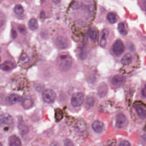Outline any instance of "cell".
<instances>
[{
    "instance_id": "18",
    "label": "cell",
    "mask_w": 146,
    "mask_h": 146,
    "mask_svg": "<svg viewBox=\"0 0 146 146\" xmlns=\"http://www.w3.org/2000/svg\"><path fill=\"white\" fill-rule=\"evenodd\" d=\"M13 67L14 64L10 61H5L1 65V69L4 71H10L13 69Z\"/></svg>"
},
{
    "instance_id": "1",
    "label": "cell",
    "mask_w": 146,
    "mask_h": 146,
    "mask_svg": "<svg viewBox=\"0 0 146 146\" xmlns=\"http://www.w3.org/2000/svg\"><path fill=\"white\" fill-rule=\"evenodd\" d=\"M57 64L59 69L61 71H67L71 68L72 64V58L68 54L62 53L58 56Z\"/></svg>"
},
{
    "instance_id": "29",
    "label": "cell",
    "mask_w": 146,
    "mask_h": 146,
    "mask_svg": "<svg viewBox=\"0 0 146 146\" xmlns=\"http://www.w3.org/2000/svg\"><path fill=\"white\" fill-rule=\"evenodd\" d=\"M18 30L21 34H23V35H25L26 32V29H25V27L22 25H18Z\"/></svg>"
},
{
    "instance_id": "17",
    "label": "cell",
    "mask_w": 146,
    "mask_h": 146,
    "mask_svg": "<svg viewBox=\"0 0 146 146\" xmlns=\"http://www.w3.org/2000/svg\"><path fill=\"white\" fill-rule=\"evenodd\" d=\"M76 128L77 131L82 133L86 131L87 128V125L84 120L81 119L77 123Z\"/></svg>"
},
{
    "instance_id": "15",
    "label": "cell",
    "mask_w": 146,
    "mask_h": 146,
    "mask_svg": "<svg viewBox=\"0 0 146 146\" xmlns=\"http://www.w3.org/2000/svg\"><path fill=\"white\" fill-rule=\"evenodd\" d=\"M109 31L107 29H104L101 34V38L100 42V46L101 47L104 48L106 45V39L108 36Z\"/></svg>"
},
{
    "instance_id": "28",
    "label": "cell",
    "mask_w": 146,
    "mask_h": 146,
    "mask_svg": "<svg viewBox=\"0 0 146 146\" xmlns=\"http://www.w3.org/2000/svg\"><path fill=\"white\" fill-rule=\"evenodd\" d=\"M104 146H117L116 140L114 139L108 140Z\"/></svg>"
},
{
    "instance_id": "13",
    "label": "cell",
    "mask_w": 146,
    "mask_h": 146,
    "mask_svg": "<svg viewBox=\"0 0 146 146\" xmlns=\"http://www.w3.org/2000/svg\"><path fill=\"white\" fill-rule=\"evenodd\" d=\"M108 92V87L106 84L103 82L101 84L98 89V96L100 98L105 97Z\"/></svg>"
},
{
    "instance_id": "7",
    "label": "cell",
    "mask_w": 146,
    "mask_h": 146,
    "mask_svg": "<svg viewBox=\"0 0 146 146\" xmlns=\"http://www.w3.org/2000/svg\"><path fill=\"white\" fill-rule=\"evenodd\" d=\"M0 122L1 125L11 126L13 125V120L12 117L7 113H2L0 117Z\"/></svg>"
},
{
    "instance_id": "26",
    "label": "cell",
    "mask_w": 146,
    "mask_h": 146,
    "mask_svg": "<svg viewBox=\"0 0 146 146\" xmlns=\"http://www.w3.org/2000/svg\"><path fill=\"white\" fill-rule=\"evenodd\" d=\"M29 60V57L26 53H23L21 54L20 58V61L21 63L23 64H27Z\"/></svg>"
},
{
    "instance_id": "22",
    "label": "cell",
    "mask_w": 146,
    "mask_h": 146,
    "mask_svg": "<svg viewBox=\"0 0 146 146\" xmlns=\"http://www.w3.org/2000/svg\"><path fill=\"white\" fill-rule=\"evenodd\" d=\"M108 22L111 24H114L117 22V17L114 13H109L107 16Z\"/></svg>"
},
{
    "instance_id": "14",
    "label": "cell",
    "mask_w": 146,
    "mask_h": 146,
    "mask_svg": "<svg viewBox=\"0 0 146 146\" xmlns=\"http://www.w3.org/2000/svg\"><path fill=\"white\" fill-rule=\"evenodd\" d=\"M8 144L9 146H21L22 145L19 137L15 135L10 137L8 139Z\"/></svg>"
},
{
    "instance_id": "10",
    "label": "cell",
    "mask_w": 146,
    "mask_h": 146,
    "mask_svg": "<svg viewBox=\"0 0 146 146\" xmlns=\"http://www.w3.org/2000/svg\"><path fill=\"white\" fill-rule=\"evenodd\" d=\"M126 121V117L123 113H119L116 117V126L117 128H122L124 126Z\"/></svg>"
},
{
    "instance_id": "37",
    "label": "cell",
    "mask_w": 146,
    "mask_h": 146,
    "mask_svg": "<svg viewBox=\"0 0 146 146\" xmlns=\"http://www.w3.org/2000/svg\"><path fill=\"white\" fill-rule=\"evenodd\" d=\"M142 5L143 7V9L146 11V1H143L142 2Z\"/></svg>"
},
{
    "instance_id": "20",
    "label": "cell",
    "mask_w": 146,
    "mask_h": 146,
    "mask_svg": "<svg viewBox=\"0 0 146 146\" xmlns=\"http://www.w3.org/2000/svg\"><path fill=\"white\" fill-rule=\"evenodd\" d=\"M28 25L29 28L32 31L35 30L38 28V22L35 18L31 19L29 21Z\"/></svg>"
},
{
    "instance_id": "39",
    "label": "cell",
    "mask_w": 146,
    "mask_h": 146,
    "mask_svg": "<svg viewBox=\"0 0 146 146\" xmlns=\"http://www.w3.org/2000/svg\"><path fill=\"white\" fill-rule=\"evenodd\" d=\"M1 146H2V144H1Z\"/></svg>"
},
{
    "instance_id": "24",
    "label": "cell",
    "mask_w": 146,
    "mask_h": 146,
    "mask_svg": "<svg viewBox=\"0 0 146 146\" xmlns=\"http://www.w3.org/2000/svg\"><path fill=\"white\" fill-rule=\"evenodd\" d=\"M94 99L92 97H88L86 100L85 102V106L88 109L91 108L93 107L94 104Z\"/></svg>"
},
{
    "instance_id": "30",
    "label": "cell",
    "mask_w": 146,
    "mask_h": 146,
    "mask_svg": "<svg viewBox=\"0 0 146 146\" xmlns=\"http://www.w3.org/2000/svg\"><path fill=\"white\" fill-rule=\"evenodd\" d=\"M86 56H87V54H86V49L84 48H82V50H81L80 55H79L80 58L82 60L86 58Z\"/></svg>"
},
{
    "instance_id": "19",
    "label": "cell",
    "mask_w": 146,
    "mask_h": 146,
    "mask_svg": "<svg viewBox=\"0 0 146 146\" xmlns=\"http://www.w3.org/2000/svg\"><path fill=\"white\" fill-rule=\"evenodd\" d=\"M132 56L131 54L128 53L122 58L121 60V63L125 65L129 64L132 62Z\"/></svg>"
},
{
    "instance_id": "9",
    "label": "cell",
    "mask_w": 146,
    "mask_h": 146,
    "mask_svg": "<svg viewBox=\"0 0 146 146\" xmlns=\"http://www.w3.org/2000/svg\"><path fill=\"white\" fill-rule=\"evenodd\" d=\"M18 128L22 135H25L29 132V127L25 123L22 118H19L18 120Z\"/></svg>"
},
{
    "instance_id": "2",
    "label": "cell",
    "mask_w": 146,
    "mask_h": 146,
    "mask_svg": "<svg viewBox=\"0 0 146 146\" xmlns=\"http://www.w3.org/2000/svg\"><path fill=\"white\" fill-rule=\"evenodd\" d=\"M133 107L138 117L142 119H146V104L141 101H136Z\"/></svg>"
},
{
    "instance_id": "21",
    "label": "cell",
    "mask_w": 146,
    "mask_h": 146,
    "mask_svg": "<svg viewBox=\"0 0 146 146\" xmlns=\"http://www.w3.org/2000/svg\"><path fill=\"white\" fill-rule=\"evenodd\" d=\"M64 114L60 108H57L55 110V118L56 122H59L63 119Z\"/></svg>"
},
{
    "instance_id": "6",
    "label": "cell",
    "mask_w": 146,
    "mask_h": 146,
    "mask_svg": "<svg viewBox=\"0 0 146 146\" xmlns=\"http://www.w3.org/2000/svg\"><path fill=\"white\" fill-rule=\"evenodd\" d=\"M126 78L122 75L114 76L111 81L112 85L117 88H119L123 85L126 82Z\"/></svg>"
},
{
    "instance_id": "11",
    "label": "cell",
    "mask_w": 146,
    "mask_h": 146,
    "mask_svg": "<svg viewBox=\"0 0 146 146\" xmlns=\"http://www.w3.org/2000/svg\"><path fill=\"white\" fill-rule=\"evenodd\" d=\"M92 127L93 129L96 133L102 132L105 129L104 123L100 120L95 121L92 123Z\"/></svg>"
},
{
    "instance_id": "4",
    "label": "cell",
    "mask_w": 146,
    "mask_h": 146,
    "mask_svg": "<svg viewBox=\"0 0 146 146\" xmlns=\"http://www.w3.org/2000/svg\"><path fill=\"white\" fill-rule=\"evenodd\" d=\"M112 50L116 56H120L124 52L125 50L123 42L120 39L116 40L113 45Z\"/></svg>"
},
{
    "instance_id": "32",
    "label": "cell",
    "mask_w": 146,
    "mask_h": 146,
    "mask_svg": "<svg viewBox=\"0 0 146 146\" xmlns=\"http://www.w3.org/2000/svg\"><path fill=\"white\" fill-rule=\"evenodd\" d=\"M119 146H131V144L128 141H124L119 143Z\"/></svg>"
},
{
    "instance_id": "35",
    "label": "cell",
    "mask_w": 146,
    "mask_h": 146,
    "mask_svg": "<svg viewBox=\"0 0 146 146\" xmlns=\"http://www.w3.org/2000/svg\"><path fill=\"white\" fill-rule=\"evenodd\" d=\"M50 146H61L60 144L58 142H53L51 143Z\"/></svg>"
},
{
    "instance_id": "31",
    "label": "cell",
    "mask_w": 146,
    "mask_h": 146,
    "mask_svg": "<svg viewBox=\"0 0 146 146\" xmlns=\"http://www.w3.org/2000/svg\"><path fill=\"white\" fill-rule=\"evenodd\" d=\"M64 146H74V145L71 140L66 139L64 141Z\"/></svg>"
},
{
    "instance_id": "38",
    "label": "cell",
    "mask_w": 146,
    "mask_h": 146,
    "mask_svg": "<svg viewBox=\"0 0 146 146\" xmlns=\"http://www.w3.org/2000/svg\"><path fill=\"white\" fill-rule=\"evenodd\" d=\"M144 130L145 131H146V124L145 125V126H144Z\"/></svg>"
},
{
    "instance_id": "27",
    "label": "cell",
    "mask_w": 146,
    "mask_h": 146,
    "mask_svg": "<svg viewBox=\"0 0 146 146\" xmlns=\"http://www.w3.org/2000/svg\"><path fill=\"white\" fill-rule=\"evenodd\" d=\"M23 106L25 108H29L31 107L33 105L32 100L31 99H26L23 102Z\"/></svg>"
},
{
    "instance_id": "8",
    "label": "cell",
    "mask_w": 146,
    "mask_h": 146,
    "mask_svg": "<svg viewBox=\"0 0 146 146\" xmlns=\"http://www.w3.org/2000/svg\"><path fill=\"white\" fill-rule=\"evenodd\" d=\"M55 44L58 48L65 49L69 46L68 40L64 36H59L57 37L55 41Z\"/></svg>"
},
{
    "instance_id": "16",
    "label": "cell",
    "mask_w": 146,
    "mask_h": 146,
    "mask_svg": "<svg viewBox=\"0 0 146 146\" xmlns=\"http://www.w3.org/2000/svg\"><path fill=\"white\" fill-rule=\"evenodd\" d=\"M89 38L92 42H97L98 38V31L95 28L90 29L88 31Z\"/></svg>"
},
{
    "instance_id": "36",
    "label": "cell",
    "mask_w": 146,
    "mask_h": 146,
    "mask_svg": "<svg viewBox=\"0 0 146 146\" xmlns=\"http://www.w3.org/2000/svg\"><path fill=\"white\" fill-rule=\"evenodd\" d=\"M142 139L143 141L146 144V134L143 135L142 136Z\"/></svg>"
},
{
    "instance_id": "12",
    "label": "cell",
    "mask_w": 146,
    "mask_h": 146,
    "mask_svg": "<svg viewBox=\"0 0 146 146\" xmlns=\"http://www.w3.org/2000/svg\"><path fill=\"white\" fill-rule=\"evenodd\" d=\"M22 98L17 94H12L6 98V101L10 105H14L21 101Z\"/></svg>"
},
{
    "instance_id": "33",
    "label": "cell",
    "mask_w": 146,
    "mask_h": 146,
    "mask_svg": "<svg viewBox=\"0 0 146 146\" xmlns=\"http://www.w3.org/2000/svg\"><path fill=\"white\" fill-rule=\"evenodd\" d=\"M12 37L13 39H15L17 37V32L15 30H12L11 31Z\"/></svg>"
},
{
    "instance_id": "23",
    "label": "cell",
    "mask_w": 146,
    "mask_h": 146,
    "mask_svg": "<svg viewBox=\"0 0 146 146\" xmlns=\"http://www.w3.org/2000/svg\"><path fill=\"white\" fill-rule=\"evenodd\" d=\"M14 12L16 14L19 16L23 15L24 13V9L23 6L19 4L16 5L14 7Z\"/></svg>"
},
{
    "instance_id": "34",
    "label": "cell",
    "mask_w": 146,
    "mask_h": 146,
    "mask_svg": "<svg viewBox=\"0 0 146 146\" xmlns=\"http://www.w3.org/2000/svg\"><path fill=\"white\" fill-rule=\"evenodd\" d=\"M142 95L143 97L146 98V84L142 90Z\"/></svg>"
},
{
    "instance_id": "5",
    "label": "cell",
    "mask_w": 146,
    "mask_h": 146,
    "mask_svg": "<svg viewBox=\"0 0 146 146\" xmlns=\"http://www.w3.org/2000/svg\"><path fill=\"white\" fill-rule=\"evenodd\" d=\"M42 98L43 101L46 103H52L56 99V94L52 90H46L42 93Z\"/></svg>"
},
{
    "instance_id": "3",
    "label": "cell",
    "mask_w": 146,
    "mask_h": 146,
    "mask_svg": "<svg viewBox=\"0 0 146 146\" xmlns=\"http://www.w3.org/2000/svg\"><path fill=\"white\" fill-rule=\"evenodd\" d=\"M84 94L82 92H78L72 95L71 99V104L72 106L78 107L80 106L84 101Z\"/></svg>"
},
{
    "instance_id": "25",
    "label": "cell",
    "mask_w": 146,
    "mask_h": 146,
    "mask_svg": "<svg viewBox=\"0 0 146 146\" xmlns=\"http://www.w3.org/2000/svg\"><path fill=\"white\" fill-rule=\"evenodd\" d=\"M118 29L119 31L122 35H126L127 34V31L125 29L124 24L123 23H120L118 25Z\"/></svg>"
}]
</instances>
